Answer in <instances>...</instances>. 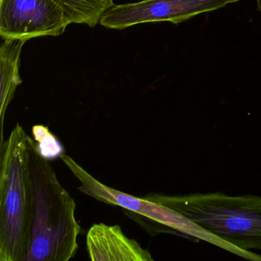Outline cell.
Here are the masks:
<instances>
[{"label": "cell", "instance_id": "277c9868", "mask_svg": "<svg viewBox=\"0 0 261 261\" xmlns=\"http://www.w3.org/2000/svg\"><path fill=\"white\" fill-rule=\"evenodd\" d=\"M240 0H143L135 4L113 5L100 19L105 28L124 30L146 22L181 23L202 13L224 8Z\"/></svg>", "mask_w": 261, "mask_h": 261}, {"label": "cell", "instance_id": "5b68a950", "mask_svg": "<svg viewBox=\"0 0 261 261\" xmlns=\"http://www.w3.org/2000/svg\"><path fill=\"white\" fill-rule=\"evenodd\" d=\"M71 19L55 0H0V36L28 41L59 36Z\"/></svg>", "mask_w": 261, "mask_h": 261}, {"label": "cell", "instance_id": "8992f818", "mask_svg": "<svg viewBox=\"0 0 261 261\" xmlns=\"http://www.w3.org/2000/svg\"><path fill=\"white\" fill-rule=\"evenodd\" d=\"M61 159L69 168L73 175L81 181V186L79 188L81 192L97 201L120 206L143 215L179 233H185L189 229V218L179 212L147 198H137L108 187L90 175L71 157L64 154Z\"/></svg>", "mask_w": 261, "mask_h": 261}, {"label": "cell", "instance_id": "52a82bcc", "mask_svg": "<svg viewBox=\"0 0 261 261\" xmlns=\"http://www.w3.org/2000/svg\"><path fill=\"white\" fill-rule=\"evenodd\" d=\"M87 247L93 261H152L150 253L127 238L118 225L94 224L87 235Z\"/></svg>", "mask_w": 261, "mask_h": 261}, {"label": "cell", "instance_id": "30bf717a", "mask_svg": "<svg viewBox=\"0 0 261 261\" xmlns=\"http://www.w3.org/2000/svg\"><path fill=\"white\" fill-rule=\"evenodd\" d=\"M33 134L38 151L44 158L55 160L65 154L63 146L46 126L36 125L33 126Z\"/></svg>", "mask_w": 261, "mask_h": 261}, {"label": "cell", "instance_id": "7a4b0ae2", "mask_svg": "<svg viewBox=\"0 0 261 261\" xmlns=\"http://www.w3.org/2000/svg\"><path fill=\"white\" fill-rule=\"evenodd\" d=\"M31 138L17 123L0 146V261H25L34 205Z\"/></svg>", "mask_w": 261, "mask_h": 261}, {"label": "cell", "instance_id": "9c48e42d", "mask_svg": "<svg viewBox=\"0 0 261 261\" xmlns=\"http://www.w3.org/2000/svg\"><path fill=\"white\" fill-rule=\"evenodd\" d=\"M65 10L71 23L95 27L114 0H55Z\"/></svg>", "mask_w": 261, "mask_h": 261}, {"label": "cell", "instance_id": "3957f363", "mask_svg": "<svg viewBox=\"0 0 261 261\" xmlns=\"http://www.w3.org/2000/svg\"><path fill=\"white\" fill-rule=\"evenodd\" d=\"M144 198L174 209L238 248L261 250V197L215 192Z\"/></svg>", "mask_w": 261, "mask_h": 261}, {"label": "cell", "instance_id": "ba28073f", "mask_svg": "<svg viewBox=\"0 0 261 261\" xmlns=\"http://www.w3.org/2000/svg\"><path fill=\"white\" fill-rule=\"evenodd\" d=\"M0 48V121H1V143H4V129L6 112L11 103L16 88L21 85L19 76L20 56L22 47L27 41L23 39H4Z\"/></svg>", "mask_w": 261, "mask_h": 261}, {"label": "cell", "instance_id": "6da1fadb", "mask_svg": "<svg viewBox=\"0 0 261 261\" xmlns=\"http://www.w3.org/2000/svg\"><path fill=\"white\" fill-rule=\"evenodd\" d=\"M34 185L31 241L25 261H68L77 253L82 227L75 219L76 204L60 184L49 160L30 140Z\"/></svg>", "mask_w": 261, "mask_h": 261}, {"label": "cell", "instance_id": "8fae6325", "mask_svg": "<svg viewBox=\"0 0 261 261\" xmlns=\"http://www.w3.org/2000/svg\"><path fill=\"white\" fill-rule=\"evenodd\" d=\"M256 3H257L258 11L261 12V0H256Z\"/></svg>", "mask_w": 261, "mask_h": 261}]
</instances>
